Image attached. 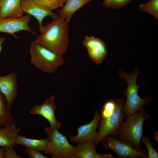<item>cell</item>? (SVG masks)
Listing matches in <instances>:
<instances>
[{"label":"cell","mask_w":158,"mask_h":158,"mask_svg":"<svg viewBox=\"0 0 158 158\" xmlns=\"http://www.w3.org/2000/svg\"><path fill=\"white\" fill-rule=\"evenodd\" d=\"M140 10L152 16L158 21V0H151L148 2L141 4L138 6Z\"/></svg>","instance_id":"obj_20"},{"label":"cell","mask_w":158,"mask_h":158,"mask_svg":"<svg viewBox=\"0 0 158 158\" xmlns=\"http://www.w3.org/2000/svg\"><path fill=\"white\" fill-rule=\"evenodd\" d=\"M83 45L86 48L88 56L97 65L101 63L108 54L105 42L99 38L85 36Z\"/></svg>","instance_id":"obj_8"},{"label":"cell","mask_w":158,"mask_h":158,"mask_svg":"<svg viewBox=\"0 0 158 158\" xmlns=\"http://www.w3.org/2000/svg\"><path fill=\"white\" fill-rule=\"evenodd\" d=\"M21 131V128H17L16 124L4 127H0V147H15L17 145L15 143L16 138Z\"/></svg>","instance_id":"obj_16"},{"label":"cell","mask_w":158,"mask_h":158,"mask_svg":"<svg viewBox=\"0 0 158 158\" xmlns=\"http://www.w3.org/2000/svg\"><path fill=\"white\" fill-rule=\"evenodd\" d=\"M124 99L116 98L106 102L100 109V118L97 129L98 136L96 142L99 143L106 136L119 135V128L124 117L123 112Z\"/></svg>","instance_id":"obj_2"},{"label":"cell","mask_w":158,"mask_h":158,"mask_svg":"<svg viewBox=\"0 0 158 158\" xmlns=\"http://www.w3.org/2000/svg\"><path fill=\"white\" fill-rule=\"evenodd\" d=\"M29 53L31 63L45 73H52L64 63L63 56L48 49L34 40L30 43Z\"/></svg>","instance_id":"obj_5"},{"label":"cell","mask_w":158,"mask_h":158,"mask_svg":"<svg viewBox=\"0 0 158 158\" xmlns=\"http://www.w3.org/2000/svg\"><path fill=\"white\" fill-rule=\"evenodd\" d=\"M55 98V95H53L46 99L42 104L34 106L30 113L42 116L48 121L50 127L59 129L61 123L57 121L55 116L57 106L54 102Z\"/></svg>","instance_id":"obj_11"},{"label":"cell","mask_w":158,"mask_h":158,"mask_svg":"<svg viewBox=\"0 0 158 158\" xmlns=\"http://www.w3.org/2000/svg\"><path fill=\"white\" fill-rule=\"evenodd\" d=\"M58 130L51 127L44 128L48 141L44 152L51 155L53 158H73L76 147L71 145L66 137Z\"/></svg>","instance_id":"obj_6"},{"label":"cell","mask_w":158,"mask_h":158,"mask_svg":"<svg viewBox=\"0 0 158 158\" xmlns=\"http://www.w3.org/2000/svg\"><path fill=\"white\" fill-rule=\"evenodd\" d=\"M96 142L91 140L77 143L75 154L73 158H114L111 154H100L95 147Z\"/></svg>","instance_id":"obj_14"},{"label":"cell","mask_w":158,"mask_h":158,"mask_svg":"<svg viewBox=\"0 0 158 158\" xmlns=\"http://www.w3.org/2000/svg\"><path fill=\"white\" fill-rule=\"evenodd\" d=\"M18 87L17 76L15 73L0 76V91L6 98L9 109L17 96Z\"/></svg>","instance_id":"obj_12"},{"label":"cell","mask_w":158,"mask_h":158,"mask_svg":"<svg viewBox=\"0 0 158 158\" xmlns=\"http://www.w3.org/2000/svg\"><path fill=\"white\" fill-rule=\"evenodd\" d=\"M102 140L103 147L107 150H113L119 158H145L147 156L146 151L137 150L132 143L120 140L116 136L109 135Z\"/></svg>","instance_id":"obj_7"},{"label":"cell","mask_w":158,"mask_h":158,"mask_svg":"<svg viewBox=\"0 0 158 158\" xmlns=\"http://www.w3.org/2000/svg\"><path fill=\"white\" fill-rule=\"evenodd\" d=\"M5 40L6 38L4 37L0 38V54L3 47L2 46V44Z\"/></svg>","instance_id":"obj_27"},{"label":"cell","mask_w":158,"mask_h":158,"mask_svg":"<svg viewBox=\"0 0 158 158\" xmlns=\"http://www.w3.org/2000/svg\"></svg>","instance_id":"obj_29"},{"label":"cell","mask_w":158,"mask_h":158,"mask_svg":"<svg viewBox=\"0 0 158 158\" xmlns=\"http://www.w3.org/2000/svg\"><path fill=\"white\" fill-rule=\"evenodd\" d=\"M23 0H22V1H23Z\"/></svg>","instance_id":"obj_28"},{"label":"cell","mask_w":158,"mask_h":158,"mask_svg":"<svg viewBox=\"0 0 158 158\" xmlns=\"http://www.w3.org/2000/svg\"><path fill=\"white\" fill-rule=\"evenodd\" d=\"M21 6L24 13L34 17L38 21L40 31L43 28V20L47 16H50L53 20L57 18L58 14L37 4L31 0L22 1Z\"/></svg>","instance_id":"obj_13"},{"label":"cell","mask_w":158,"mask_h":158,"mask_svg":"<svg viewBox=\"0 0 158 158\" xmlns=\"http://www.w3.org/2000/svg\"><path fill=\"white\" fill-rule=\"evenodd\" d=\"M140 72L136 68L129 74L118 70V75L124 78L127 83V87L124 90L123 94L126 97L125 103L123 105V112L124 117L134 114L150 102L152 97L147 95L143 98L139 96L138 92L140 86L137 85L136 79Z\"/></svg>","instance_id":"obj_3"},{"label":"cell","mask_w":158,"mask_h":158,"mask_svg":"<svg viewBox=\"0 0 158 158\" xmlns=\"http://www.w3.org/2000/svg\"><path fill=\"white\" fill-rule=\"evenodd\" d=\"M141 142L145 145L148 152V155L145 158H158V153L156 150L152 147L149 136H142Z\"/></svg>","instance_id":"obj_22"},{"label":"cell","mask_w":158,"mask_h":158,"mask_svg":"<svg viewBox=\"0 0 158 158\" xmlns=\"http://www.w3.org/2000/svg\"><path fill=\"white\" fill-rule=\"evenodd\" d=\"M22 0H0V19L6 18H18L24 12L21 3Z\"/></svg>","instance_id":"obj_15"},{"label":"cell","mask_w":158,"mask_h":158,"mask_svg":"<svg viewBox=\"0 0 158 158\" xmlns=\"http://www.w3.org/2000/svg\"><path fill=\"white\" fill-rule=\"evenodd\" d=\"M93 0H66V4L58 11L59 16L64 18L66 23L70 22L73 14L85 5Z\"/></svg>","instance_id":"obj_17"},{"label":"cell","mask_w":158,"mask_h":158,"mask_svg":"<svg viewBox=\"0 0 158 158\" xmlns=\"http://www.w3.org/2000/svg\"><path fill=\"white\" fill-rule=\"evenodd\" d=\"M25 151L27 153L28 157L30 158H48L43 155L39 150L25 147Z\"/></svg>","instance_id":"obj_24"},{"label":"cell","mask_w":158,"mask_h":158,"mask_svg":"<svg viewBox=\"0 0 158 158\" xmlns=\"http://www.w3.org/2000/svg\"><path fill=\"white\" fill-rule=\"evenodd\" d=\"M31 16L27 13L23 17L18 18H6L0 20V32H5L13 35L16 38L20 37L15 33L21 30L28 31L34 35H37L29 26Z\"/></svg>","instance_id":"obj_9"},{"label":"cell","mask_w":158,"mask_h":158,"mask_svg":"<svg viewBox=\"0 0 158 158\" xmlns=\"http://www.w3.org/2000/svg\"><path fill=\"white\" fill-rule=\"evenodd\" d=\"M69 27L64 18L59 16L43 26L34 41L48 49L63 56L69 43Z\"/></svg>","instance_id":"obj_1"},{"label":"cell","mask_w":158,"mask_h":158,"mask_svg":"<svg viewBox=\"0 0 158 158\" xmlns=\"http://www.w3.org/2000/svg\"><path fill=\"white\" fill-rule=\"evenodd\" d=\"M37 4L49 10L62 7L66 0H31Z\"/></svg>","instance_id":"obj_21"},{"label":"cell","mask_w":158,"mask_h":158,"mask_svg":"<svg viewBox=\"0 0 158 158\" xmlns=\"http://www.w3.org/2000/svg\"><path fill=\"white\" fill-rule=\"evenodd\" d=\"M6 98L0 91V126L16 124L15 118L10 113Z\"/></svg>","instance_id":"obj_19"},{"label":"cell","mask_w":158,"mask_h":158,"mask_svg":"<svg viewBox=\"0 0 158 158\" xmlns=\"http://www.w3.org/2000/svg\"><path fill=\"white\" fill-rule=\"evenodd\" d=\"M5 149L4 158H22V155L18 154L13 150V147H4Z\"/></svg>","instance_id":"obj_25"},{"label":"cell","mask_w":158,"mask_h":158,"mask_svg":"<svg viewBox=\"0 0 158 158\" xmlns=\"http://www.w3.org/2000/svg\"><path fill=\"white\" fill-rule=\"evenodd\" d=\"M100 118L99 113L96 111L94 112L93 118L90 123L80 126L77 129L78 134L76 135H69L70 141L78 143L91 140L95 141L96 144L99 135L97 129Z\"/></svg>","instance_id":"obj_10"},{"label":"cell","mask_w":158,"mask_h":158,"mask_svg":"<svg viewBox=\"0 0 158 158\" xmlns=\"http://www.w3.org/2000/svg\"><path fill=\"white\" fill-rule=\"evenodd\" d=\"M48 141V137L42 139H37L27 138L18 134L16 138L15 143L25 147L44 151Z\"/></svg>","instance_id":"obj_18"},{"label":"cell","mask_w":158,"mask_h":158,"mask_svg":"<svg viewBox=\"0 0 158 158\" xmlns=\"http://www.w3.org/2000/svg\"><path fill=\"white\" fill-rule=\"evenodd\" d=\"M126 117V121L120 125L118 138L132 143L137 150H141L143 123L149 119V114L142 108L139 111Z\"/></svg>","instance_id":"obj_4"},{"label":"cell","mask_w":158,"mask_h":158,"mask_svg":"<svg viewBox=\"0 0 158 158\" xmlns=\"http://www.w3.org/2000/svg\"><path fill=\"white\" fill-rule=\"evenodd\" d=\"M5 149L4 147H0V158H4Z\"/></svg>","instance_id":"obj_26"},{"label":"cell","mask_w":158,"mask_h":158,"mask_svg":"<svg viewBox=\"0 0 158 158\" xmlns=\"http://www.w3.org/2000/svg\"><path fill=\"white\" fill-rule=\"evenodd\" d=\"M132 0H104L102 5L110 8L118 9L128 4Z\"/></svg>","instance_id":"obj_23"}]
</instances>
